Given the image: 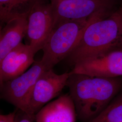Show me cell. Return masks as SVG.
<instances>
[{"label":"cell","instance_id":"obj_1","mask_svg":"<svg viewBox=\"0 0 122 122\" xmlns=\"http://www.w3.org/2000/svg\"><path fill=\"white\" fill-rule=\"evenodd\" d=\"M66 86L76 107L77 117L89 122L117 96L121 82L117 78L92 76L70 72Z\"/></svg>","mask_w":122,"mask_h":122},{"label":"cell","instance_id":"obj_2","mask_svg":"<svg viewBox=\"0 0 122 122\" xmlns=\"http://www.w3.org/2000/svg\"><path fill=\"white\" fill-rule=\"evenodd\" d=\"M118 49H122V8L91 22L66 59L74 66Z\"/></svg>","mask_w":122,"mask_h":122},{"label":"cell","instance_id":"obj_3","mask_svg":"<svg viewBox=\"0 0 122 122\" xmlns=\"http://www.w3.org/2000/svg\"><path fill=\"white\" fill-rule=\"evenodd\" d=\"M106 15V11L97 13L91 17L71 20L58 23L52 31L42 49L41 61L48 70L66 58L73 50L87 26L98 18Z\"/></svg>","mask_w":122,"mask_h":122},{"label":"cell","instance_id":"obj_4","mask_svg":"<svg viewBox=\"0 0 122 122\" xmlns=\"http://www.w3.org/2000/svg\"><path fill=\"white\" fill-rule=\"evenodd\" d=\"M48 70L42 61H35L30 68L15 78L0 84V98L28 114L32 92L40 76Z\"/></svg>","mask_w":122,"mask_h":122},{"label":"cell","instance_id":"obj_5","mask_svg":"<svg viewBox=\"0 0 122 122\" xmlns=\"http://www.w3.org/2000/svg\"><path fill=\"white\" fill-rule=\"evenodd\" d=\"M69 72L57 74L52 69L47 70L37 80L28 103V114L35 120V115L45 105L58 96L65 86Z\"/></svg>","mask_w":122,"mask_h":122},{"label":"cell","instance_id":"obj_6","mask_svg":"<svg viewBox=\"0 0 122 122\" xmlns=\"http://www.w3.org/2000/svg\"><path fill=\"white\" fill-rule=\"evenodd\" d=\"M54 16V26L71 20L91 17L106 11L109 0H49Z\"/></svg>","mask_w":122,"mask_h":122},{"label":"cell","instance_id":"obj_7","mask_svg":"<svg viewBox=\"0 0 122 122\" xmlns=\"http://www.w3.org/2000/svg\"><path fill=\"white\" fill-rule=\"evenodd\" d=\"M26 38L36 53L42 49L54 27V16L50 1L38 5L27 17Z\"/></svg>","mask_w":122,"mask_h":122},{"label":"cell","instance_id":"obj_8","mask_svg":"<svg viewBox=\"0 0 122 122\" xmlns=\"http://www.w3.org/2000/svg\"><path fill=\"white\" fill-rule=\"evenodd\" d=\"M71 72L110 78L122 76V49L80 61Z\"/></svg>","mask_w":122,"mask_h":122},{"label":"cell","instance_id":"obj_9","mask_svg":"<svg viewBox=\"0 0 122 122\" xmlns=\"http://www.w3.org/2000/svg\"><path fill=\"white\" fill-rule=\"evenodd\" d=\"M35 52L28 44L21 43L0 61V84L25 72L35 61Z\"/></svg>","mask_w":122,"mask_h":122},{"label":"cell","instance_id":"obj_10","mask_svg":"<svg viewBox=\"0 0 122 122\" xmlns=\"http://www.w3.org/2000/svg\"><path fill=\"white\" fill-rule=\"evenodd\" d=\"M77 114L69 93L45 105L35 115L36 122H76Z\"/></svg>","mask_w":122,"mask_h":122},{"label":"cell","instance_id":"obj_11","mask_svg":"<svg viewBox=\"0 0 122 122\" xmlns=\"http://www.w3.org/2000/svg\"><path fill=\"white\" fill-rule=\"evenodd\" d=\"M28 16L13 18L5 23L0 32V61L21 43L26 36Z\"/></svg>","mask_w":122,"mask_h":122},{"label":"cell","instance_id":"obj_12","mask_svg":"<svg viewBox=\"0 0 122 122\" xmlns=\"http://www.w3.org/2000/svg\"><path fill=\"white\" fill-rule=\"evenodd\" d=\"M48 0H0L1 23H5L15 17L28 16L35 6L48 2Z\"/></svg>","mask_w":122,"mask_h":122},{"label":"cell","instance_id":"obj_13","mask_svg":"<svg viewBox=\"0 0 122 122\" xmlns=\"http://www.w3.org/2000/svg\"><path fill=\"white\" fill-rule=\"evenodd\" d=\"M89 122H122V93L116 96L101 113Z\"/></svg>","mask_w":122,"mask_h":122},{"label":"cell","instance_id":"obj_14","mask_svg":"<svg viewBox=\"0 0 122 122\" xmlns=\"http://www.w3.org/2000/svg\"><path fill=\"white\" fill-rule=\"evenodd\" d=\"M19 111L16 113L15 122H34L35 120L28 114L19 109Z\"/></svg>","mask_w":122,"mask_h":122},{"label":"cell","instance_id":"obj_15","mask_svg":"<svg viewBox=\"0 0 122 122\" xmlns=\"http://www.w3.org/2000/svg\"><path fill=\"white\" fill-rule=\"evenodd\" d=\"M16 113L15 111L7 114H0V122H15Z\"/></svg>","mask_w":122,"mask_h":122}]
</instances>
